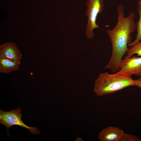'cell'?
<instances>
[{
    "label": "cell",
    "instance_id": "cell-12",
    "mask_svg": "<svg viewBox=\"0 0 141 141\" xmlns=\"http://www.w3.org/2000/svg\"><path fill=\"white\" fill-rule=\"evenodd\" d=\"M134 86L141 89V76L137 79L134 80Z\"/></svg>",
    "mask_w": 141,
    "mask_h": 141
},
{
    "label": "cell",
    "instance_id": "cell-9",
    "mask_svg": "<svg viewBox=\"0 0 141 141\" xmlns=\"http://www.w3.org/2000/svg\"><path fill=\"white\" fill-rule=\"evenodd\" d=\"M137 4V10L139 16L136 24L137 34L135 39L129 43L128 46H132L141 40V0L138 1Z\"/></svg>",
    "mask_w": 141,
    "mask_h": 141
},
{
    "label": "cell",
    "instance_id": "cell-2",
    "mask_svg": "<svg viewBox=\"0 0 141 141\" xmlns=\"http://www.w3.org/2000/svg\"><path fill=\"white\" fill-rule=\"evenodd\" d=\"M132 86L134 84L131 76L117 72L113 74L105 72L101 73L95 80L93 90L96 95L102 96Z\"/></svg>",
    "mask_w": 141,
    "mask_h": 141
},
{
    "label": "cell",
    "instance_id": "cell-8",
    "mask_svg": "<svg viewBox=\"0 0 141 141\" xmlns=\"http://www.w3.org/2000/svg\"><path fill=\"white\" fill-rule=\"evenodd\" d=\"M20 61H15L8 58L0 59V72L9 73L19 69Z\"/></svg>",
    "mask_w": 141,
    "mask_h": 141
},
{
    "label": "cell",
    "instance_id": "cell-11",
    "mask_svg": "<svg viewBox=\"0 0 141 141\" xmlns=\"http://www.w3.org/2000/svg\"><path fill=\"white\" fill-rule=\"evenodd\" d=\"M141 140L137 136L132 134L125 133L124 134L120 141H140Z\"/></svg>",
    "mask_w": 141,
    "mask_h": 141
},
{
    "label": "cell",
    "instance_id": "cell-4",
    "mask_svg": "<svg viewBox=\"0 0 141 141\" xmlns=\"http://www.w3.org/2000/svg\"><path fill=\"white\" fill-rule=\"evenodd\" d=\"M21 111L20 107L9 111H4L0 109V123L6 126L8 130V135L10 136L8 133L9 129L14 125L19 126L28 129L32 134H39L40 132L37 128L30 127L24 123L21 120Z\"/></svg>",
    "mask_w": 141,
    "mask_h": 141
},
{
    "label": "cell",
    "instance_id": "cell-13",
    "mask_svg": "<svg viewBox=\"0 0 141 141\" xmlns=\"http://www.w3.org/2000/svg\"><path fill=\"white\" fill-rule=\"evenodd\" d=\"M75 141H83V140L81 139V138H80L79 137H78L75 140Z\"/></svg>",
    "mask_w": 141,
    "mask_h": 141
},
{
    "label": "cell",
    "instance_id": "cell-3",
    "mask_svg": "<svg viewBox=\"0 0 141 141\" xmlns=\"http://www.w3.org/2000/svg\"><path fill=\"white\" fill-rule=\"evenodd\" d=\"M104 5L103 0H88L87 2L86 15L88 19L85 34L89 39L94 37L93 30L99 28L96 23V19L98 14L103 10Z\"/></svg>",
    "mask_w": 141,
    "mask_h": 141
},
{
    "label": "cell",
    "instance_id": "cell-14",
    "mask_svg": "<svg viewBox=\"0 0 141 141\" xmlns=\"http://www.w3.org/2000/svg\"><path fill=\"white\" fill-rule=\"evenodd\" d=\"M137 0V1H141V0Z\"/></svg>",
    "mask_w": 141,
    "mask_h": 141
},
{
    "label": "cell",
    "instance_id": "cell-7",
    "mask_svg": "<svg viewBox=\"0 0 141 141\" xmlns=\"http://www.w3.org/2000/svg\"><path fill=\"white\" fill-rule=\"evenodd\" d=\"M124 133L121 129L110 126L100 131L98 138L100 141H120Z\"/></svg>",
    "mask_w": 141,
    "mask_h": 141
},
{
    "label": "cell",
    "instance_id": "cell-10",
    "mask_svg": "<svg viewBox=\"0 0 141 141\" xmlns=\"http://www.w3.org/2000/svg\"><path fill=\"white\" fill-rule=\"evenodd\" d=\"M126 54L125 56L127 57H130L135 54L138 56H141V40L128 48Z\"/></svg>",
    "mask_w": 141,
    "mask_h": 141
},
{
    "label": "cell",
    "instance_id": "cell-5",
    "mask_svg": "<svg viewBox=\"0 0 141 141\" xmlns=\"http://www.w3.org/2000/svg\"><path fill=\"white\" fill-rule=\"evenodd\" d=\"M120 68L117 72L119 73L131 77L133 74L141 76V57H127L125 56L121 61Z\"/></svg>",
    "mask_w": 141,
    "mask_h": 141
},
{
    "label": "cell",
    "instance_id": "cell-1",
    "mask_svg": "<svg viewBox=\"0 0 141 141\" xmlns=\"http://www.w3.org/2000/svg\"><path fill=\"white\" fill-rule=\"evenodd\" d=\"M124 9L122 4L118 6L116 25L113 29L107 31L111 42L112 51L110 59L104 69H109L115 73L120 70L121 61L127 53L128 45L131 42V34L136 28L134 13L132 12L125 17Z\"/></svg>",
    "mask_w": 141,
    "mask_h": 141
},
{
    "label": "cell",
    "instance_id": "cell-6",
    "mask_svg": "<svg viewBox=\"0 0 141 141\" xmlns=\"http://www.w3.org/2000/svg\"><path fill=\"white\" fill-rule=\"evenodd\" d=\"M22 55L15 43L6 42L0 46V59L8 58L19 61L22 59Z\"/></svg>",
    "mask_w": 141,
    "mask_h": 141
}]
</instances>
